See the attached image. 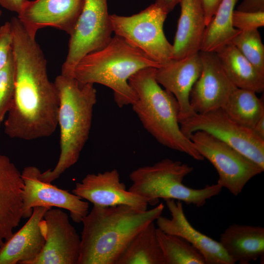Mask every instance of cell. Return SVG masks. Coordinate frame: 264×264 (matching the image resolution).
<instances>
[{"instance_id": "6da1fadb", "label": "cell", "mask_w": 264, "mask_h": 264, "mask_svg": "<svg viewBox=\"0 0 264 264\" xmlns=\"http://www.w3.org/2000/svg\"><path fill=\"white\" fill-rule=\"evenodd\" d=\"M10 22L15 86L4 132L10 138L27 141L49 137L58 126L57 89L48 78L46 60L35 38L17 17Z\"/></svg>"}, {"instance_id": "7a4b0ae2", "label": "cell", "mask_w": 264, "mask_h": 264, "mask_svg": "<svg viewBox=\"0 0 264 264\" xmlns=\"http://www.w3.org/2000/svg\"><path fill=\"white\" fill-rule=\"evenodd\" d=\"M164 208L162 203L145 211L124 205H93L81 222L78 264H115L132 240Z\"/></svg>"}, {"instance_id": "3957f363", "label": "cell", "mask_w": 264, "mask_h": 264, "mask_svg": "<svg viewBox=\"0 0 264 264\" xmlns=\"http://www.w3.org/2000/svg\"><path fill=\"white\" fill-rule=\"evenodd\" d=\"M59 97L58 125L60 154L53 169L41 173V179L51 183L78 160L91 129L97 102L93 84H83L72 76L62 74L54 81Z\"/></svg>"}, {"instance_id": "277c9868", "label": "cell", "mask_w": 264, "mask_h": 264, "mask_svg": "<svg viewBox=\"0 0 264 264\" xmlns=\"http://www.w3.org/2000/svg\"><path fill=\"white\" fill-rule=\"evenodd\" d=\"M155 68L142 69L130 78L129 83L136 96L132 105L133 110L144 129L160 144L195 160H204L190 138L181 132L178 102L172 93L156 82Z\"/></svg>"}, {"instance_id": "5b68a950", "label": "cell", "mask_w": 264, "mask_h": 264, "mask_svg": "<svg viewBox=\"0 0 264 264\" xmlns=\"http://www.w3.org/2000/svg\"><path fill=\"white\" fill-rule=\"evenodd\" d=\"M160 64L115 35L101 49L85 55L75 66L73 75L83 84H99L110 88L119 108L132 105L136 94L129 83L130 78L147 67Z\"/></svg>"}, {"instance_id": "8992f818", "label": "cell", "mask_w": 264, "mask_h": 264, "mask_svg": "<svg viewBox=\"0 0 264 264\" xmlns=\"http://www.w3.org/2000/svg\"><path fill=\"white\" fill-rule=\"evenodd\" d=\"M193 170L187 164L163 159L132 171L129 175L132 184L128 190L144 198L151 205H156L162 198L200 207L207 200L219 194L222 188L217 183L201 189L185 186L183 181Z\"/></svg>"}, {"instance_id": "52a82bcc", "label": "cell", "mask_w": 264, "mask_h": 264, "mask_svg": "<svg viewBox=\"0 0 264 264\" xmlns=\"http://www.w3.org/2000/svg\"><path fill=\"white\" fill-rule=\"evenodd\" d=\"M169 13L155 2L130 16L110 15L113 32L161 65L172 59L173 45L163 30Z\"/></svg>"}, {"instance_id": "ba28073f", "label": "cell", "mask_w": 264, "mask_h": 264, "mask_svg": "<svg viewBox=\"0 0 264 264\" xmlns=\"http://www.w3.org/2000/svg\"><path fill=\"white\" fill-rule=\"evenodd\" d=\"M197 151L214 166L218 174L217 183L232 195L238 196L247 182L264 169L238 151L202 131L189 137Z\"/></svg>"}, {"instance_id": "9c48e42d", "label": "cell", "mask_w": 264, "mask_h": 264, "mask_svg": "<svg viewBox=\"0 0 264 264\" xmlns=\"http://www.w3.org/2000/svg\"><path fill=\"white\" fill-rule=\"evenodd\" d=\"M107 0H85L69 35L67 54L61 74L73 76L74 69L82 58L109 44L113 32Z\"/></svg>"}, {"instance_id": "30bf717a", "label": "cell", "mask_w": 264, "mask_h": 264, "mask_svg": "<svg viewBox=\"0 0 264 264\" xmlns=\"http://www.w3.org/2000/svg\"><path fill=\"white\" fill-rule=\"evenodd\" d=\"M187 137L198 131L205 132L232 147L264 169V140L252 129L231 119L222 108L195 113L179 122Z\"/></svg>"}, {"instance_id": "8fae6325", "label": "cell", "mask_w": 264, "mask_h": 264, "mask_svg": "<svg viewBox=\"0 0 264 264\" xmlns=\"http://www.w3.org/2000/svg\"><path fill=\"white\" fill-rule=\"evenodd\" d=\"M40 227L44 244L28 264H78L81 238L66 212L60 208L48 209Z\"/></svg>"}, {"instance_id": "7c38bea8", "label": "cell", "mask_w": 264, "mask_h": 264, "mask_svg": "<svg viewBox=\"0 0 264 264\" xmlns=\"http://www.w3.org/2000/svg\"><path fill=\"white\" fill-rule=\"evenodd\" d=\"M38 168L29 166L21 173L23 181L22 192V218H29L36 207H53L68 211L75 223H80L89 212V203L73 193L43 181Z\"/></svg>"}, {"instance_id": "4fadbf2b", "label": "cell", "mask_w": 264, "mask_h": 264, "mask_svg": "<svg viewBox=\"0 0 264 264\" xmlns=\"http://www.w3.org/2000/svg\"><path fill=\"white\" fill-rule=\"evenodd\" d=\"M85 2V0H28L17 17L33 38H35L39 30L46 27L70 35Z\"/></svg>"}, {"instance_id": "5bb4252c", "label": "cell", "mask_w": 264, "mask_h": 264, "mask_svg": "<svg viewBox=\"0 0 264 264\" xmlns=\"http://www.w3.org/2000/svg\"><path fill=\"white\" fill-rule=\"evenodd\" d=\"M201 73L190 94V104L196 113L223 109L235 87L224 72L215 52H199Z\"/></svg>"}, {"instance_id": "9a60e30c", "label": "cell", "mask_w": 264, "mask_h": 264, "mask_svg": "<svg viewBox=\"0 0 264 264\" xmlns=\"http://www.w3.org/2000/svg\"><path fill=\"white\" fill-rule=\"evenodd\" d=\"M72 193L99 206L124 205L145 211L148 205L144 198L126 190L116 169L87 175L76 183Z\"/></svg>"}, {"instance_id": "2e32d148", "label": "cell", "mask_w": 264, "mask_h": 264, "mask_svg": "<svg viewBox=\"0 0 264 264\" xmlns=\"http://www.w3.org/2000/svg\"><path fill=\"white\" fill-rule=\"evenodd\" d=\"M202 70L199 52L183 59H172L155 68L156 82L172 93L178 102L179 122L196 113L190 104V94Z\"/></svg>"}, {"instance_id": "e0dca14e", "label": "cell", "mask_w": 264, "mask_h": 264, "mask_svg": "<svg viewBox=\"0 0 264 264\" xmlns=\"http://www.w3.org/2000/svg\"><path fill=\"white\" fill-rule=\"evenodd\" d=\"M171 218L160 216L155 220L157 228L162 231L179 236L197 249L206 264H234L219 242L196 229L187 219L181 201L166 200Z\"/></svg>"}, {"instance_id": "ac0fdd59", "label": "cell", "mask_w": 264, "mask_h": 264, "mask_svg": "<svg viewBox=\"0 0 264 264\" xmlns=\"http://www.w3.org/2000/svg\"><path fill=\"white\" fill-rule=\"evenodd\" d=\"M21 173L6 155L0 154V246L13 234L22 218Z\"/></svg>"}, {"instance_id": "d6986e66", "label": "cell", "mask_w": 264, "mask_h": 264, "mask_svg": "<svg viewBox=\"0 0 264 264\" xmlns=\"http://www.w3.org/2000/svg\"><path fill=\"white\" fill-rule=\"evenodd\" d=\"M49 208L36 207L23 226L0 246V264H28L44 244L40 222Z\"/></svg>"}, {"instance_id": "ffe728a7", "label": "cell", "mask_w": 264, "mask_h": 264, "mask_svg": "<svg viewBox=\"0 0 264 264\" xmlns=\"http://www.w3.org/2000/svg\"><path fill=\"white\" fill-rule=\"evenodd\" d=\"M180 14L173 45L172 59H181L199 52L206 24L201 0H179Z\"/></svg>"}, {"instance_id": "44dd1931", "label": "cell", "mask_w": 264, "mask_h": 264, "mask_svg": "<svg viewBox=\"0 0 264 264\" xmlns=\"http://www.w3.org/2000/svg\"><path fill=\"white\" fill-rule=\"evenodd\" d=\"M219 242L235 264H248L259 259L264 262L262 226L232 224L221 234Z\"/></svg>"}, {"instance_id": "7402d4cb", "label": "cell", "mask_w": 264, "mask_h": 264, "mask_svg": "<svg viewBox=\"0 0 264 264\" xmlns=\"http://www.w3.org/2000/svg\"><path fill=\"white\" fill-rule=\"evenodd\" d=\"M215 52L224 72L235 87L263 92L264 75L232 44L224 45Z\"/></svg>"}, {"instance_id": "603a6c76", "label": "cell", "mask_w": 264, "mask_h": 264, "mask_svg": "<svg viewBox=\"0 0 264 264\" xmlns=\"http://www.w3.org/2000/svg\"><path fill=\"white\" fill-rule=\"evenodd\" d=\"M152 222L138 233L120 256L115 264H165Z\"/></svg>"}, {"instance_id": "cb8c5ba5", "label": "cell", "mask_w": 264, "mask_h": 264, "mask_svg": "<svg viewBox=\"0 0 264 264\" xmlns=\"http://www.w3.org/2000/svg\"><path fill=\"white\" fill-rule=\"evenodd\" d=\"M238 0H222L212 20L206 26L200 51L216 52L231 43L241 31L232 24V18Z\"/></svg>"}, {"instance_id": "d4e9b609", "label": "cell", "mask_w": 264, "mask_h": 264, "mask_svg": "<svg viewBox=\"0 0 264 264\" xmlns=\"http://www.w3.org/2000/svg\"><path fill=\"white\" fill-rule=\"evenodd\" d=\"M223 109L236 123L252 129L264 115V101L252 90L235 87Z\"/></svg>"}, {"instance_id": "484cf974", "label": "cell", "mask_w": 264, "mask_h": 264, "mask_svg": "<svg viewBox=\"0 0 264 264\" xmlns=\"http://www.w3.org/2000/svg\"><path fill=\"white\" fill-rule=\"evenodd\" d=\"M156 233L165 264H206L200 252L184 239L158 228Z\"/></svg>"}, {"instance_id": "4316f807", "label": "cell", "mask_w": 264, "mask_h": 264, "mask_svg": "<svg viewBox=\"0 0 264 264\" xmlns=\"http://www.w3.org/2000/svg\"><path fill=\"white\" fill-rule=\"evenodd\" d=\"M231 43L264 75V45L258 29L241 31Z\"/></svg>"}, {"instance_id": "83f0119b", "label": "cell", "mask_w": 264, "mask_h": 264, "mask_svg": "<svg viewBox=\"0 0 264 264\" xmlns=\"http://www.w3.org/2000/svg\"><path fill=\"white\" fill-rule=\"evenodd\" d=\"M15 86V72L12 52L7 63L0 70V127L11 107Z\"/></svg>"}, {"instance_id": "f1b7e54d", "label": "cell", "mask_w": 264, "mask_h": 264, "mask_svg": "<svg viewBox=\"0 0 264 264\" xmlns=\"http://www.w3.org/2000/svg\"><path fill=\"white\" fill-rule=\"evenodd\" d=\"M232 24L235 28L240 31L258 29L264 25V11L245 12L235 10Z\"/></svg>"}, {"instance_id": "f546056e", "label": "cell", "mask_w": 264, "mask_h": 264, "mask_svg": "<svg viewBox=\"0 0 264 264\" xmlns=\"http://www.w3.org/2000/svg\"><path fill=\"white\" fill-rule=\"evenodd\" d=\"M13 34L10 21L0 27V70L7 63L12 52Z\"/></svg>"}, {"instance_id": "4dcf8cb0", "label": "cell", "mask_w": 264, "mask_h": 264, "mask_svg": "<svg viewBox=\"0 0 264 264\" xmlns=\"http://www.w3.org/2000/svg\"><path fill=\"white\" fill-rule=\"evenodd\" d=\"M236 10L245 12L264 11V0H242Z\"/></svg>"}, {"instance_id": "1f68e13d", "label": "cell", "mask_w": 264, "mask_h": 264, "mask_svg": "<svg viewBox=\"0 0 264 264\" xmlns=\"http://www.w3.org/2000/svg\"><path fill=\"white\" fill-rule=\"evenodd\" d=\"M222 0H201L204 10L206 26L215 15Z\"/></svg>"}, {"instance_id": "d6a6232c", "label": "cell", "mask_w": 264, "mask_h": 264, "mask_svg": "<svg viewBox=\"0 0 264 264\" xmlns=\"http://www.w3.org/2000/svg\"><path fill=\"white\" fill-rule=\"evenodd\" d=\"M28 0H0V5L3 8L19 14Z\"/></svg>"}, {"instance_id": "836d02e7", "label": "cell", "mask_w": 264, "mask_h": 264, "mask_svg": "<svg viewBox=\"0 0 264 264\" xmlns=\"http://www.w3.org/2000/svg\"><path fill=\"white\" fill-rule=\"evenodd\" d=\"M179 0H156L157 3L162 8L168 13L171 12L178 4Z\"/></svg>"}, {"instance_id": "e575fe53", "label": "cell", "mask_w": 264, "mask_h": 264, "mask_svg": "<svg viewBox=\"0 0 264 264\" xmlns=\"http://www.w3.org/2000/svg\"><path fill=\"white\" fill-rule=\"evenodd\" d=\"M252 130L257 136L264 140V115L256 122Z\"/></svg>"}, {"instance_id": "d590c367", "label": "cell", "mask_w": 264, "mask_h": 264, "mask_svg": "<svg viewBox=\"0 0 264 264\" xmlns=\"http://www.w3.org/2000/svg\"><path fill=\"white\" fill-rule=\"evenodd\" d=\"M2 15V11L0 9V17Z\"/></svg>"}]
</instances>
